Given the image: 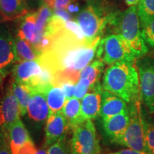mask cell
<instances>
[{"label":"cell","instance_id":"836d02e7","mask_svg":"<svg viewBox=\"0 0 154 154\" xmlns=\"http://www.w3.org/2000/svg\"><path fill=\"white\" fill-rule=\"evenodd\" d=\"M0 154H12L9 147L7 135L0 134Z\"/></svg>","mask_w":154,"mask_h":154},{"label":"cell","instance_id":"cb8c5ba5","mask_svg":"<svg viewBox=\"0 0 154 154\" xmlns=\"http://www.w3.org/2000/svg\"><path fill=\"white\" fill-rule=\"evenodd\" d=\"M53 14L51 9L45 4H42L41 7L36 12V28L37 36H36V41L33 44L34 48L37 47L43 38L46 27L50 19L53 16Z\"/></svg>","mask_w":154,"mask_h":154},{"label":"cell","instance_id":"603a6c76","mask_svg":"<svg viewBox=\"0 0 154 154\" xmlns=\"http://www.w3.org/2000/svg\"><path fill=\"white\" fill-rule=\"evenodd\" d=\"M14 42L17 62L36 60L39 57L40 54L27 40L17 36Z\"/></svg>","mask_w":154,"mask_h":154},{"label":"cell","instance_id":"4fadbf2b","mask_svg":"<svg viewBox=\"0 0 154 154\" xmlns=\"http://www.w3.org/2000/svg\"><path fill=\"white\" fill-rule=\"evenodd\" d=\"M127 102L114 94L103 90L100 116L102 119L125 112H128Z\"/></svg>","mask_w":154,"mask_h":154},{"label":"cell","instance_id":"8fae6325","mask_svg":"<svg viewBox=\"0 0 154 154\" xmlns=\"http://www.w3.org/2000/svg\"><path fill=\"white\" fill-rule=\"evenodd\" d=\"M103 91L99 83L92 86L81 102V116L84 121L93 120L100 116L101 95Z\"/></svg>","mask_w":154,"mask_h":154},{"label":"cell","instance_id":"5bb4252c","mask_svg":"<svg viewBox=\"0 0 154 154\" xmlns=\"http://www.w3.org/2000/svg\"><path fill=\"white\" fill-rule=\"evenodd\" d=\"M129 120L130 116L128 112L119 113L109 118L102 119L103 130L111 142L113 143L124 134L129 123Z\"/></svg>","mask_w":154,"mask_h":154},{"label":"cell","instance_id":"4dcf8cb0","mask_svg":"<svg viewBox=\"0 0 154 154\" xmlns=\"http://www.w3.org/2000/svg\"><path fill=\"white\" fill-rule=\"evenodd\" d=\"M76 0H42V4H45L51 9H66L72 2Z\"/></svg>","mask_w":154,"mask_h":154},{"label":"cell","instance_id":"44dd1931","mask_svg":"<svg viewBox=\"0 0 154 154\" xmlns=\"http://www.w3.org/2000/svg\"><path fill=\"white\" fill-rule=\"evenodd\" d=\"M61 111L68 121L71 129L84 121L81 116L80 99L75 97L67 99Z\"/></svg>","mask_w":154,"mask_h":154},{"label":"cell","instance_id":"9a60e30c","mask_svg":"<svg viewBox=\"0 0 154 154\" xmlns=\"http://www.w3.org/2000/svg\"><path fill=\"white\" fill-rule=\"evenodd\" d=\"M29 14L26 0H0V19L12 22Z\"/></svg>","mask_w":154,"mask_h":154},{"label":"cell","instance_id":"3957f363","mask_svg":"<svg viewBox=\"0 0 154 154\" xmlns=\"http://www.w3.org/2000/svg\"><path fill=\"white\" fill-rule=\"evenodd\" d=\"M108 25L114 30V34L124 38L137 59L146 55L149 47L142 36L140 19L136 6H131L123 13H111Z\"/></svg>","mask_w":154,"mask_h":154},{"label":"cell","instance_id":"e575fe53","mask_svg":"<svg viewBox=\"0 0 154 154\" xmlns=\"http://www.w3.org/2000/svg\"><path fill=\"white\" fill-rule=\"evenodd\" d=\"M36 153L37 150L32 140H31L22 146L18 154H36Z\"/></svg>","mask_w":154,"mask_h":154},{"label":"cell","instance_id":"5b68a950","mask_svg":"<svg viewBox=\"0 0 154 154\" xmlns=\"http://www.w3.org/2000/svg\"><path fill=\"white\" fill-rule=\"evenodd\" d=\"M140 101L130 103L128 108L130 120L126 131L120 138L113 143L140 151H146L145 143V136L141 117V107Z\"/></svg>","mask_w":154,"mask_h":154},{"label":"cell","instance_id":"277c9868","mask_svg":"<svg viewBox=\"0 0 154 154\" xmlns=\"http://www.w3.org/2000/svg\"><path fill=\"white\" fill-rule=\"evenodd\" d=\"M96 57L109 65L120 61H134L137 59L124 38L116 34L101 38L96 51Z\"/></svg>","mask_w":154,"mask_h":154},{"label":"cell","instance_id":"74e56055","mask_svg":"<svg viewBox=\"0 0 154 154\" xmlns=\"http://www.w3.org/2000/svg\"><path fill=\"white\" fill-rule=\"evenodd\" d=\"M68 9V11H70V12H76V11H79V7L76 5H69L68 7L66 8Z\"/></svg>","mask_w":154,"mask_h":154},{"label":"cell","instance_id":"ab89813d","mask_svg":"<svg viewBox=\"0 0 154 154\" xmlns=\"http://www.w3.org/2000/svg\"><path fill=\"white\" fill-rule=\"evenodd\" d=\"M36 154H47V151H46L45 149H42L37 151V153H36Z\"/></svg>","mask_w":154,"mask_h":154},{"label":"cell","instance_id":"484cf974","mask_svg":"<svg viewBox=\"0 0 154 154\" xmlns=\"http://www.w3.org/2000/svg\"><path fill=\"white\" fill-rule=\"evenodd\" d=\"M140 24L146 45L154 50V16L140 19Z\"/></svg>","mask_w":154,"mask_h":154},{"label":"cell","instance_id":"52a82bcc","mask_svg":"<svg viewBox=\"0 0 154 154\" xmlns=\"http://www.w3.org/2000/svg\"><path fill=\"white\" fill-rule=\"evenodd\" d=\"M71 154H101V146L92 120H86L73 128Z\"/></svg>","mask_w":154,"mask_h":154},{"label":"cell","instance_id":"f546056e","mask_svg":"<svg viewBox=\"0 0 154 154\" xmlns=\"http://www.w3.org/2000/svg\"><path fill=\"white\" fill-rule=\"evenodd\" d=\"M64 28L67 31H69L71 34H73L77 39L79 40L82 42H86L85 36L83 33V31L81 28L80 25L78 24V22L75 21L69 20L65 23Z\"/></svg>","mask_w":154,"mask_h":154},{"label":"cell","instance_id":"d6986e66","mask_svg":"<svg viewBox=\"0 0 154 154\" xmlns=\"http://www.w3.org/2000/svg\"><path fill=\"white\" fill-rule=\"evenodd\" d=\"M43 94L45 95L49 106V113H57L62 111L66 99L64 92L60 86L50 84L44 90Z\"/></svg>","mask_w":154,"mask_h":154},{"label":"cell","instance_id":"8d00e7d4","mask_svg":"<svg viewBox=\"0 0 154 154\" xmlns=\"http://www.w3.org/2000/svg\"><path fill=\"white\" fill-rule=\"evenodd\" d=\"M106 154H150V153H147V152L136 151V150L131 149H126L121 150V151H117V152H113V153H106Z\"/></svg>","mask_w":154,"mask_h":154},{"label":"cell","instance_id":"ac0fdd59","mask_svg":"<svg viewBox=\"0 0 154 154\" xmlns=\"http://www.w3.org/2000/svg\"><path fill=\"white\" fill-rule=\"evenodd\" d=\"M7 137L9 147L12 154H18L22 146L32 140L20 119L9 128Z\"/></svg>","mask_w":154,"mask_h":154},{"label":"cell","instance_id":"e0dca14e","mask_svg":"<svg viewBox=\"0 0 154 154\" xmlns=\"http://www.w3.org/2000/svg\"><path fill=\"white\" fill-rule=\"evenodd\" d=\"M42 70V66L37 59L20 61L13 68V82L28 84L32 79L41 74Z\"/></svg>","mask_w":154,"mask_h":154},{"label":"cell","instance_id":"7a4b0ae2","mask_svg":"<svg viewBox=\"0 0 154 154\" xmlns=\"http://www.w3.org/2000/svg\"><path fill=\"white\" fill-rule=\"evenodd\" d=\"M103 90L114 94L131 103L140 100L138 73L134 61H120L106 69L101 84Z\"/></svg>","mask_w":154,"mask_h":154},{"label":"cell","instance_id":"d590c367","mask_svg":"<svg viewBox=\"0 0 154 154\" xmlns=\"http://www.w3.org/2000/svg\"><path fill=\"white\" fill-rule=\"evenodd\" d=\"M54 14L57 15V16L61 17L64 19L65 21L71 20V15L69 14L68 11L66 10L65 9H58L54 10Z\"/></svg>","mask_w":154,"mask_h":154},{"label":"cell","instance_id":"8992f818","mask_svg":"<svg viewBox=\"0 0 154 154\" xmlns=\"http://www.w3.org/2000/svg\"><path fill=\"white\" fill-rule=\"evenodd\" d=\"M104 9L96 4H89L85 9L79 13L76 22L80 25L88 43L101 37L106 28L108 16Z\"/></svg>","mask_w":154,"mask_h":154},{"label":"cell","instance_id":"4316f807","mask_svg":"<svg viewBox=\"0 0 154 154\" xmlns=\"http://www.w3.org/2000/svg\"><path fill=\"white\" fill-rule=\"evenodd\" d=\"M142 123H143L145 143L147 153L154 154V123L147 119L141 110Z\"/></svg>","mask_w":154,"mask_h":154},{"label":"cell","instance_id":"f35d334b","mask_svg":"<svg viewBox=\"0 0 154 154\" xmlns=\"http://www.w3.org/2000/svg\"><path fill=\"white\" fill-rule=\"evenodd\" d=\"M140 0H125L126 5L128 6H136L138 5V2H139Z\"/></svg>","mask_w":154,"mask_h":154},{"label":"cell","instance_id":"7402d4cb","mask_svg":"<svg viewBox=\"0 0 154 154\" xmlns=\"http://www.w3.org/2000/svg\"><path fill=\"white\" fill-rule=\"evenodd\" d=\"M22 19L17 36L27 40L33 45L37 36L36 28V12L27 14Z\"/></svg>","mask_w":154,"mask_h":154},{"label":"cell","instance_id":"83f0119b","mask_svg":"<svg viewBox=\"0 0 154 154\" xmlns=\"http://www.w3.org/2000/svg\"><path fill=\"white\" fill-rule=\"evenodd\" d=\"M137 9L139 19L154 16V0H140Z\"/></svg>","mask_w":154,"mask_h":154},{"label":"cell","instance_id":"2e32d148","mask_svg":"<svg viewBox=\"0 0 154 154\" xmlns=\"http://www.w3.org/2000/svg\"><path fill=\"white\" fill-rule=\"evenodd\" d=\"M49 108L45 95L40 91H33L27 106V113L32 121L42 123L48 119Z\"/></svg>","mask_w":154,"mask_h":154},{"label":"cell","instance_id":"ba28073f","mask_svg":"<svg viewBox=\"0 0 154 154\" xmlns=\"http://www.w3.org/2000/svg\"><path fill=\"white\" fill-rule=\"evenodd\" d=\"M137 59L140 100L149 113L154 114V57L146 54Z\"/></svg>","mask_w":154,"mask_h":154},{"label":"cell","instance_id":"d6a6232c","mask_svg":"<svg viewBox=\"0 0 154 154\" xmlns=\"http://www.w3.org/2000/svg\"><path fill=\"white\" fill-rule=\"evenodd\" d=\"M76 84L72 82H63L59 84V86H60L62 88L63 92H64L66 100L74 96Z\"/></svg>","mask_w":154,"mask_h":154},{"label":"cell","instance_id":"f1b7e54d","mask_svg":"<svg viewBox=\"0 0 154 154\" xmlns=\"http://www.w3.org/2000/svg\"><path fill=\"white\" fill-rule=\"evenodd\" d=\"M47 154H71L70 147L67 145L66 138L57 140L49 146Z\"/></svg>","mask_w":154,"mask_h":154},{"label":"cell","instance_id":"7c38bea8","mask_svg":"<svg viewBox=\"0 0 154 154\" xmlns=\"http://www.w3.org/2000/svg\"><path fill=\"white\" fill-rule=\"evenodd\" d=\"M16 61L15 42L7 31L0 28V74L4 77Z\"/></svg>","mask_w":154,"mask_h":154},{"label":"cell","instance_id":"d4e9b609","mask_svg":"<svg viewBox=\"0 0 154 154\" xmlns=\"http://www.w3.org/2000/svg\"><path fill=\"white\" fill-rule=\"evenodd\" d=\"M12 91L18 100L21 109V115L24 116L27 111V106L29 101L32 91L27 84H19L13 82L11 84Z\"/></svg>","mask_w":154,"mask_h":154},{"label":"cell","instance_id":"6da1fadb","mask_svg":"<svg viewBox=\"0 0 154 154\" xmlns=\"http://www.w3.org/2000/svg\"><path fill=\"white\" fill-rule=\"evenodd\" d=\"M101 37L91 43L82 42L63 28L54 38L49 50L39 56L41 64L57 73L76 74L88 66L95 57Z\"/></svg>","mask_w":154,"mask_h":154},{"label":"cell","instance_id":"30bf717a","mask_svg":"<svg viewBox=\"0 0 154 154\" xmlns=\"http://www.w3.org/2000/svg\"><path fill=\"white\" fill-rule=\"evenodd\" d=\"M69 128L70 126L68 121L63 116L62 111L49 113L45 128V145L49 146L57 140L66 138Z\"/></svg>","mask_w":154,"mask_h":154},{"label":"cell","instance_id":"ffe728a7","mask_svg":"<svg viewBox=\"0 0 154 154\" xmlns=\"http://www.w3.org/2000/svg\"><path fill=\"white\" fill-rule=\"evenodd\" d=\"M104 64L105 63L100 59L94 61L81 71L79 80L86 83L90 87L99 83Z\"/></svg>","mask_w":154,"mask_h":154},{"label":"cell","instance_id":"9c48e42d","mask_svg":"<svg viewBox=\"0 0 154 154\" xmlns=\"http://www.w3.org/2000/svg\"><path fill=\"white\" fill-rule=\"evenodd\" d=\"M21 116L18 100L10 86L0 103V134L7 135L9 128L20 119Z\"/></svg>","mask_w":154,"mask_h":154},{"label":"cell","instance_id":"b9f144b4","mask_svg":"<svg viewBox=\"0 0 154 154\" xmlns=\"http://www.w3.org/2000/svg\"><path fill=\"white\" fill-rule=\"evenodd\" d=\"M2 78L3 77L2 76V75H1V74H0V84H1V82H2Z\"/></svg>","mask_w":154,"mask_h":154},{"label":"cell","instance_id":"1f68e13d","mask_svg":"<svg viewBox=\"0 0 154 154\" xmlns=\"http://www.w3.org/2000/svg\"><path fill=\"white\" fill-rule=\"evenodd\" d=\"M90 88L91 87L87 85L86 83L79 80V82L76 84V88H75L74 97L78 99H82L89 91Z\"/></svg>","mask_w":154,"mask_h":154},{"label":"cell","instance_id":"60d3db41","mask_svg":"<svg viewBox=\"0 0 154 154\" xmlns=\"http://www.w3.org/2000/svg\"><path fill=\"white\" fill-rule=\"evenodd\" d=\"M88 2H89V4H96L101 0H87Z\"/></svg>","mask_w":154,"mask_h":154}]
</instances>
